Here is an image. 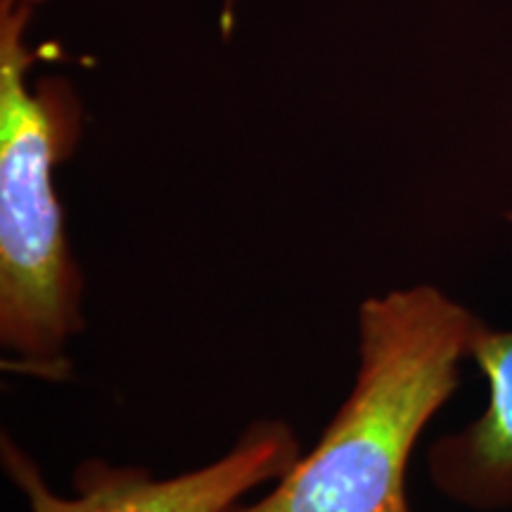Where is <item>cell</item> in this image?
Segmentation results:
<instances>
[{"mask_svg":"<svg viewBox=\"0 0 512 512\" xmlns=\"http://www.w3.org/2000/svg\"><path fill=\"white\" fill-rule=\"evenodd\" d=\"M29 15L27 3H0V344L8 368L62 382L86 323L53 174L76 145L81 110L69 83L29 86Z\"/></svg>","mask_w":512,"mask_h":512,"instance_id":"2","label":"cell"},{"mask_svg":"<svg viewBox=\"0 0 512 512\" xmlns=\"http://www.w3.org/2000/svg\"><path fill=\"white\" fill-rule=\"evenodd\" d=\"M0 458L31 512H226L259 484L278 482L302 458L297 434L283 420L252 422L226 456L200 470L157 479L143 467L83 460L74 496L46 484L38 465L3 434Z\"/></svg>","mask_w":512,"mask_h":512,"instance_id":"3","label":"cell"},{"mask_svg":"<svg viewBox=\"0 0 512 512\" xmlns=\"http://www.w3.org/2000/svg\"><path fill=\"white\" fill-rule=\"evenodd\" d=\"M482 325L432 285L366 299L356 382L328 430L271 494L226 512H411L413 448L456 392Z\"/></svg>","mask_w":512,"mask_h":512,"instance_id":"1","label":"cell"},{"mask_svg":"<svg viewBox=\"0 0 512 512\" xmlns=\"http://www.w3.org/2000/svg\"><path fill=\"white\" fill-rule=\"evenodd\" d=\"M0 3H27V5H34V3H41V0H0Z\"/></svg>","mask_w":512,"mask_h":512,"instance_id":"5","label":"cell"},{"mask_svg":"<svg viewBox=\"0 0 512 512\" xmlns=\"http://www.w3.org/2000/svg\"><path fill=\"white\" fill-rule=\"evenodd\" d=\"M470 358L489 387L486 411L430 448V475L451 501L501 510L512 505V330L482 325Z\"/></svg>","mask_w":512,"mask_h":512,"instance_id":"4","label":"cell"}]
</instances>
